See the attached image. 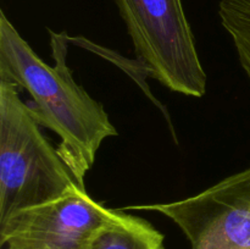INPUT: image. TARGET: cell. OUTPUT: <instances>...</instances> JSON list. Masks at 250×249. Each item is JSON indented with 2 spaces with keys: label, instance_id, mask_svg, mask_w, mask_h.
<instances>
[{
  "label": "cell",
  "instance_id": "cell-1",
  "mask_svg": "<svg viewBox=\"0 0 250 249\" xmlns=\"http://www.w3.org/2000/svg\"><path fill=\"white\" fill-rule=\"evenodd\" d=\"M53 66L44 62L0 12V80L16 83L32 97L27 103L34 120L60 137L58 151L82 187L98 150L117 136L102 103L76 81L66 62L70 37L49 31ZM85 188V187H84Z\"/></svg>",
  "mask_w": 250,
  "mask_h": 249
},
{
  "label": "cell",
  "instance_id": "cell-2",
  "mask_svg": "<svg viewBox=\"0 0 250 249\" xmlns=\"http://www.w3.org/2000/svg\"><path fill=\"white\" fill-rule=\"evenodd\" d=\"M39 127L16 83L0 80V224L85 189Z\"/></svg>",
  "mask_w": 250,
  "mask_h": 249
},
{
  "label": "cell",
  "instance_id": "cell-3",
  "mask_svg": "<svg viewBox=\"0 0 250 249\" xmlns=\"http://www.w3.org/2000/svg\"><path fill=\"white\" fill-rule=\"evenodd\" d=\"M134 51L150 77L170 90L202 98L207 73L182 0H115Z\"/></svg>",
  "mask_w": 250,
  "mask_h": 249
},
{
  "label": "cell",
  "instance_id": "cell-4",
  "mask_svg": "<svg viewBox=\"0 0 250 249\" xmlns=\"http://www.w3.org/2000/svg\"><path fill=\"white\" fill-rule=\"evenodd\" d=\"M121 210H151L172 220L192 249H250V168L187 199Z\"/></svg>",
  "mask_w": 250,
  "mask_h": 249
},
{
  "label": "cell",
  "instance_id": "cell-5",
  "mask_svg": "<svg viewBox=\"0 0 250 249\" xmlns=\"http://www.w3.org/2000/svg\"><path fill=\"white\" fill-rule=\"evenodd\" d=\"M116 212L85 189L75 188L60 199L23 210L0 224V249H87Z\"/></svg>",
  "mask_w": 250,
  "mask_h": 249
},
{
  "label": "cell",
  "instance_id": "cell-6",
  "mask_svg": "<svg viewBox=\"0 0 250 249\" xmlns=\"http://www.w3.org/2000/svg\"><path fill=\"white\" fill-rule=\"evenodd\" d=\"M165 237L146 220L117 210L88 244L87 249H165Z\"/></svg>",
  "mask_w": 250,
  "mask_h": 249
},
{
  "label": "cell",
  "instance_id": "cell-7",
  "mask_svg": "<svg viewBox=\"0 0 250 249\" xmlns=\"http://www.w3.org/2000/svg\"><path fill=\"white\" fill-rule=\"evenodd\" d=\"M219 16L233 41L239 62L250 80V0H221Z\"/></svg>",
  "mask_w": 250,
  "mask_h": 249
}]
</instances>
